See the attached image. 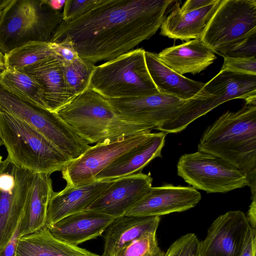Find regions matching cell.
<instances>
[{
  "label": "cell",
  "instance_id": "6da1fadb",
  "mask_svg": "<svg viewBox=\"0 0 256 256\" xmlns=\"http://www.w3.org/2000/svg\"><path fill=\"white\" fill-rule=\"evenodd\" d=\"M172 0H98L88 12L64 21L52 42H70L78 56L93 64L126 53L156 34Z\"/></svg>",
  "mask_w": 256,
  "mask_h": 256
},
{
  "label": "cell",
  "instance_id": "7a4b0ae2",
  "mask_svg": "<svg viewBox=\"0 0 256 256\" xmlns=\"http://www.w3.org/2000/svg\"><path fill=\"white\" fill-rule=\"evenodd\" d=\"M56 113L88 144L110 143L153 129L124 120L108 99L90 88Z\"/></svg>",
  "mask_w": 256,
  "mask_h": 256
},
{
  "label": "cell",
  "instance_id": "3957f363",
  "mask_svg": "<svg viewBox=\"0 0 256 256\" xmlns=\"http://www.w3.org/2000/svg\"><path fill=\"white\" fill-rule=\"evenodd\" d=\"M248 173L256 168V106L227 111L208 126L198 146Z\"/></svg>",
  "mask_w": 256,
  "mask_h": 256
},
{
  "label": "cell",
  "instance_id": "277c9868",
  "mask_svg": "<svg viewBox=\"0 0 256 256\" xmlns=\"http://www.w3.org/2000/svg\"><path fill=\"white\" fill-rule=\"evenodd\" d=\"M0 134L7 158L20 168L50 175L71 161L34 127L0 110Z\"/></svg>",
  "mask_w": 256,
  "mask_h": 256
},
{
  "label": "cell",
  "instance_id": "5b68a950",
  "mask_svg": "<svg viewBox=\"0 0 256 256\" xmlns=\"http://www.w3.org/2000/svg\"><path fill=\"white\" fill-rule=\"evenodd\" d=\"M62 14L47 0H10L0 18V51L6 54L30 42H50Z\"/></svg>",
  "mask_w": 256,
  "mask_h": 256
},
{
  "label": "cell",
  "instance_id": "8992f818",
  "mask_svg": "<svg viewBox=\"0 0 256 256\" xmlns=\"http://www.w3.org/2000/svg\"><path fill=\"white\" fill-rule=\"evenodd\" d=\"M145 52L142 48L132 50L96 66L90 88L108 100L160 92L148 72Z\"/></svg>",
  "mask_w": 256,
  "mask_h": 256
},
{
  "label": "cell",
  "instance_id": "52a82bcc",
  "mask_svg": "<svg viewBox=\"0 0 256 256\" xmlns=\"http://www.w3.org/2000/svg\"><path fill=\"white\" fill-rule=\"evenodd\" d=\"M0 110L34 127L71 161L90 147L56 112L20 98L0 86Z\"/></svg>",
  "mask_w": 256,
  "mask_h": 256
},
{
  "label": "cell",
  "instance_id": "ba28073f",
  "mask_svg": "<svg viewBox=\"0 0 256 256\" xmlns=\"http://www.w3.org/2000/svg\"><path fill=\"white\" fill-rule=\"evenodd\" d=\"M177 172L192 186L207 193H226L248 186L246 173L221 158L200 151L182 155Z\"/></svg>",
  "mask_w": 256,
  "mask_h": 256
},
{
  "label": "cell",
  "instance_id": "9c48e42d",
  "mask_svg": "<svg viewBox=\"0 0 256 256\" xmlns=\"http://www.w3.org/2000/svg\"><path fill=\"white\" fill-rule=\"evenodd\" d=\"M255 32L256 0H222L200 39L216 53Z\"/></svg>",
  "mask_w": 256,
  "mask_h": 256
},
{
  "label": "cell",
  "instance_id": "30bf717a",
  "mask_svg": "<svg viewBox=\"0 0 256 256\" xmlns=\"http://www.w3.org/2000/svg\"><path fill=\"white\" fill-rule=\"evenodd\" d=\"M36 174L7 158L0 163V250L17 228Z\"/></svg>",
  "mask_w": 256,
  "mask_h": 256
},
{
  "label": "cell",
  "instance_id": "8fae6325",
  "mask_svg": "<svg viewBox=\"0 0 256 256\" xmlns=\"http://www.w3.org/2000/svg\"><path fill=\"white\" fill-rule=\"evenodd\" d=\"M151 132L142 133L106 144H96L61 171L67 186H76L94 180V177L122 155L145 141Z\"/></svg>",
  "mask_w": 256,
  "mask_h": 256
},
{
  "label": "cell",
  "instance_id": "7c38bea8",
  "mask_svg": "<svg viewBox=\"0 0 256 256\" xmlns=\"http://www.w3.org/2000/svg\"><path fill=\"white\" fill-rule=\"evenodd\" d=\"M250 227L242 211L219 216L209 227L205 238L200 241L198 256H240Z\"/></svg>",
  "mask_w": 256,
  "mask_h": 256
},
{
  "label": "cell",
  "instance_id": "4fadbf2b",
  "mask_svg": "<svg viewBox=\"0 0 256 256\" xmlns=\"http://www.w3.org/2000/svg\"><path fill=\"white\" fill-rule=\"evenodd\" d=\"M108 100L124 120L153 129L170 119L187 102L161 92Z\"/></svg>",
  "mask_w": 256,
  "mask_h": 256
},
{
  "label": "cell",
  "instance_id": "5bb4252c",
  "mask_svg": "<svg viewBox=\"0 0 256 256\" xmlns=\"http://www.w3.org/2000/svg\"><path fill=\"white\" fill-rule=\"evenodd\" d=\"M200 193L192 186L166 184L151 187L125 214L135 216H160L194 207Z\"/></svg>",
  "mask_w": 256,
  "mask_h": 256
},
{
  "label": "cell",
  "instance_id": "9a60e30c",
  "mask_svg": "<svg viewBox=\"0 0 256 256\" xmlns=\"http://www.w3.org/2000/svg\"><path fill=\"white\" fill-rule=\"evenodd\" d=\"M152 182L149 174L141 172L114 179L86 210L100 212L116 218L125 215L152 186Z\"/></svg>",
  "mask_w": 256,
  "mask_h": 256
},
{
  "label": "cell",
  "instance_id": "2e32d148",
  "mask_svg": "<svg viewBox=\"0 0 256 256\" xmlns=\"http://www.w3.org/2000/svg\"><path fill=\"white\" fill-rule=\"evenodd\" d=\"M113 180L94 181L76 186H67L53 192L48 203L46 226L68 216L86 210L112 184Z\"/></svg>",
  "mask_w": 256,
  "mask_h": 256
},
{
  "label": "cell",
  "instance_id": "e0dca14e",
  "mask_svg": "<svg viewBox=\"0 0 256 256\" xmlns=\"http://www.w3.org/2000/svg\"><path fill=\"white\" fill-rule=\"evenodd\" d=\"M116 218L100 212L86 210L66 216L48 228L56 238L78 246L100 236Z\"/></svg>",
  "mask_w": 256,
  "mask_h": 256
},
{
  "label": "cell",
  "instance_id": "ac0fdd59",
  "mask_svg": "<svg viewBox=\"0 0 256 256\" xmlns=\"http://www.w3.org/2000/svg\"><path fill=\"white\" fill-rule=\"evenodd\" d=\"M18 70L40 84L49 110L57 112L72 100L67 90L62 62L56 54Z\"/></svg>",
  "mask_w": 256,
  "mask_h": 256
},
{
  "label": "cell",
  "instance_id": "d6986e66",
  "mask_svg": "<svg viewBox=\"0 0 256 256\" xmlns=\"http://www.w3.org/2000/svg\"><path fill=\"white\" fill-rule=\"evenodd\" d=\"M166 134L151 133L143 142L122 155L98 173L94 180H113L134 174L141 170L153 159L162 157Z\"/></svg>",
  "mask_w": 256,
  "mask_h": 256
},
{
  "label": "cell",
  "instance_id": "ffe728a7",
  "mask_svg": "<svg viewBox=\"0 0 256 256\" xmlns=\"http://www.w3.org/2000/svg\"><path fill=\"white\" fill-rule=\"evenodd\" d=\"M144 56L150 78L160 92L184 100L211 96L204 90V83L172 70L158 58L157 54L146 51Z\"/></svg>",
  "mask_w": 256,
  "mask_h": 256
},
{
  "label": "cell",
  "instance_id": "44dd1931",
  "mask_svg": "<svg viewBox=\"0 0 256 256\" xmlns=\"http://www.w3.org/2000/svg\"><path fill=\"white\" fill-rule=\"evenodd\" d=\"M157 56L164 64L181 75L198 74L216 58L214 52L200 38L167 48Z\"/></svg>",
  "mask_w": 256,
  "mask_h": 256
},
{
  "label": "cell",
  "instance_id": "7402d4cb",
  "mask_svg": "<svg viewBox=\"0 0 256 256\" xmlns=\"http://www.w3.org/2000/svg\"><path fill=\"white\" fill-rule=\"evenodd\" d=\"M222 0L202 8L183 12L176 4L175 8L166 17L160 26V34L175 40L187 42L200 38Z\"/></svg>",
  "mask_w": 256,
  "mask_h": 256
},
{
  "label": "cell",
  "instance_id": "603a6c76",
  "mask_svg": "<svg viewBox=\"0 0 256 256\" xmlns=\"http://www.w3.org/2000/svg\"><path fill=\"white\" fill-rule=\"evenodd\" d=\"M204 90L212 96L214 108L230 100L242 98L246 104L256 106V76L220 71L204 84Z\"/></svg>",
  "mask_w": 256,
  "mask_h": 256
},
{
  "label": "cell",
  "instance_id": "cb8c5ba5",
  "mask_svg": "<svg viewBox=\"0 0 256 256\" xmlns=\"http://www.w3.org/2000/svg\"><path fill=\"white\" fill-rule=\"evenodd\" d=\"M50 176L46 174H36L20 220V237L46 226L48 203L54 192Z\"/></svg>",
  "mask_w": 256,
  "mask_h": 256
},
{
  "label": "cell",
  "instance_id": "d4e9b609",
  "mask_svg": "<svg viewBox=\"0 0 256 256\" xmlns=\"http://www.w3.org/2000/svg\"><path fill=\"white\" fill-rule=\"evenodd\" d=\"M160 216L124 215L116 218L105 230L104 252L112 256L117 250L150 232H156Z\"/></svg>",
  "mask_w": 256,
  "mask_h": 256
},
{
  "label": "cell",
  "instance_id": "484cf974",
  "mask_svg": "<svg viewBox=\"0 0 256 256\" xmlns=\"http://www.w3.org/2000/svg\"><path fill=\"white\" fill-rule=\"evenodd\" d=\"M16 256H100L85 248L54 238L48 228H42L19 239Z\"/></svg>",
  "mask_w": 256,
  "mask_h": 256
},
{
  "label": "cell",
  "instance_id": "4316f807",
  "mask_svg": "<svg viewBox=\"0 0 256 256\" xmlns=\"http://www.w3.org/2000/svg\"><path fill=\"white\" fill-rule=\"evenodd\" d=\"M0 86L20 98L47 109L41 86L34 78L18 70H0Z\"/></svg>",
  "mask_w": 256,
  "mask_h": 256
},
{
  "label": "cell",
  "instance_id": "83f0119b",
  "mask_svg": "<svg viewBox=\"0 0 256 256\" xmlns=\"http://www.w3.org/2000/svg\"><path fill=\"white\" fill-rule=\"evenodd\" d=\"M50 43L30 42L4 54L5 68L18 70L54 55Z\"/></svg>",
  "mask_w": 256,
  "mask_h": 256
},
{
  "label": "cell",
  "instance_id": "f1b7e54d",
  "mask_svg": "<svg viewBox=\"0 0 256 256\" xmlns=\"http://www.w3.org/2000/svg\"><path fill=\"white\" fill-rule=\"evenodd\" d=\"M96 66L79 56L72 64H62L67 90L72 99L90 88L91 76Z\"/></svg>",
  "mask_w": 256,
  "mask_h": 256
},
{
  "label": "cell",
  "instance_id": "f546056e",
  "mask_svg": "<svg viewBox=\"0 0 256 256\" xmlns=\"http://www.w3.org/2000/svg\"><path fill=\"white\" fill-rule=\"evenodd\" d=\"M158 246L156 232L146 233L121 248L112 256H164Z\"/></svg>",
  "mask_w": 256,
  "mask_h": 256
},
{
  "label": "cell",
  "instance_id": "4dcf8cb0",
  "mask_svg": "<svg viewBox=\"0 0 256 256\" xmlns=\"http://www.w3.org/2000/svg\"><path fill=\"white\" fill-rule=\"evenodd\" d=\"M216 54L224 58L256 57V32L226 45Z\"/></svg>",
  "mask_w": 256,
  "mask_h": 256
},
{
  "label": "cell",
  "instance_id": "1f68e13d",
  "mask_svg": "<svg viewBox=\"0 0 256 256\" xmlns=\"http://www.w3.org/2000/svg\"><path fill=\"white\" fill-rule=\"evenodd\" d=\"M199 244L194 234H186L172 244L164 256H198Z\"/></svg>",
  "mask_w": 256,
  "mask_h": 256
},
{
  "label": "cell",
  "instance_id": "d6a6232c",
  "mask_svg": "<svg viewBox=\"0 0 256 256\" xmlns=\"http://www.w3.org/2000/svg\"><path fill=\"white\" fill-rule=\"evenodd\" d=\"M224 58L221 70L256 76V57Z\"/></svg>",
  "mask_w": 256,
  "mask_h": 256
},
{
  "label": "cell",
  "instance_id": "836d02e7",
  "mask_svg": "<svg viewBox=\"0 0 256 256\" xmlns=\"http://www.w3.org/2000/svg\"><path fill=\"white\" fill-rule=\"evenodd\" d=\"M98 0H66L64 6V21H71L84 15L90 10Z\"/></svg>",
  "mask_w": 256,
  "mask_h": 256
},
{
  "label": "cell",
  "instance_id": "e575fe53",
  "mask_svg": "<svg viewBox=\"0 0 256 256\" xmlns=\"http://www.w3.org/2000/svg\"><path fill=\"white\" fill-rule=\"evenodd\" d=\"M54 54L64 65L72 64L78 56L70 42L63 40L59 42L50 43Z\"/></svg>",
  "mask_w": 256,
  "mask_h": 256
},
{
  "label": "cell",
  "instance_id": "d590c367",
  "mask_svg": "<svg viewBox=\"0 0 256 256\" xmlns=\"http://www.w3.org/2000/svg\"><path fill=\"white\" fill-rule=\"evenodd\" d=\"M256 229L250 226L240 256H256Z\"/></svg>",
  "mask_w": 256,
  "mask_h": 256
},
{
  "label": "cell",
  "instance_id": "8d00e7d4",
  "mask_svg": "<svg viewBox=\"0 0 256 256\" xmlns=\"http://www.w3.org/2000/svg\"><path fill=\"white\" fill-rule=\"evenodd\" d=\"M20 222L6 245L2 250H0V256H16L18 244L20 238L19 232Z\"/></svg>",
  "mask_w": 256,
  "mask_h": 256
},
{
  "label": "cell",
  "instance_id": "74e56055",
  "mask_svg": "<svg viewBox=\"0 0 256 256\" xmlns=\"http://www.w3.org/2000/svg\"><path fill=\"white\" fill-rule=\"evenodd\" d=\"M216 0H188L184 2L181 10L183 12H190L202 8L215 2Z\"/></svg>",
  "mask_w": 256,
  "mask_h": 256
},
{
  "label": "cell",
  "instance_id": "f35d334b",
  "mask_svg": "<svg viewBox=\"0 0 256 256\" xmlns=\"http://www.w3.org/2000/svg\"><path fill=\"white\" fill-rule=\"evenodd\" d=\"M248 186L251 190L252 200H256V168L246 173Z\"/></svg>",
  "mask_w": 256,
  "mask_h": 256
},
{
  "label": "cell",
  "instance_id": "ab89813d",
  "mask_svg": "<svg viewBox=\"0 0 256 256\" xmlns=\"http://www.w3.org/2000/svg\"><path fill=\"white\" fill-rule=\"evenodd\" d=\"M246 218L250 226L256 229V200H252Z\"/></svg>",
  "mask_w": 256,
  "mask_h": 256
},
{
  "label": "cell",
  "instance_id": "60d3db41",
  "mask_svg": "<svg viewBox=\"0 0 256 256\" xmlns=\"http://www.w3.org/2000/svg\"><path fill=\"white\" fill-rule=\"evenodd\" d=\"M48 5L54 10L59 11L64 6L66 0H47Z\"/></svg>",
  "mask_w": 256,
  "mask_h": 256
},
{
  "label": "cell",
  "instance_id": "b9f144b4",
  "mask_svg": "<svg viewBox=\"0 0 256 256\" xmlns=\"http://www.w3.org/2000/svg\"><path fill=\"white\" fill-rule=\"evenodd\" d=\"M10 1V0H0V18L4 8L8 4Z\"/></svg>",
  "mask_w": 256,
  "mask_h": 256
},
{
  "label": "cell",
  "instance_id": "7bdbcfd3",
  "mask_svg": "<svg viewBox=\"0 0 256 256\" xmlns=\"http://www.w3.org/2000/svg\"><path fill=\"white\" fill-rule=\"evenodd\" d=\"M5 68L4 54L0 51V70Z\"/></svg>",
  "mask_w": 256,
  "mask_h": 256
},
{
  "label": "cell",
  "instance_id": "ee69618b",
  "mask_svg": "<svg viewBox=\"0 0 256 256\" xmlns=\"http://www.w3.org/2000/svg\"><path fill=\"white\" fill-rule=\"evenodd\" d=\"M100 256H110L104 252L103 254Z\"/></svg>",
  "mask_w": 256,
  "mask_h": 256
},
{
  "label": "cell",
  "instance_id": "f6af8a7d",
  "mask_svg": "<svg viewBox=\"0 0 256 256\" xmlns=\"http://www.w3.org/2000/svg\"><path fill=\"white\" fill-rule=\"evenodd\" d=\"M3 145L1 139L0 134V146Z\"/></svg>",
  "mask_w": 256,
  "mask_h": 256
},
{
  "label": "cell",
  "instance_id": "bcb514c9",
  "mask_svg": "<svg viewBox=\"0 0 256 256\" xmlns=\"http://www.w3.org/2000/svg\"><path fill=\"white\" fill-rule=\"evenodd\" d=\"M2 156L0 155V163L2 161Z\"/></svg>",
  "mask_w": 256,
  "mask_h": 256
}]
</instances>
